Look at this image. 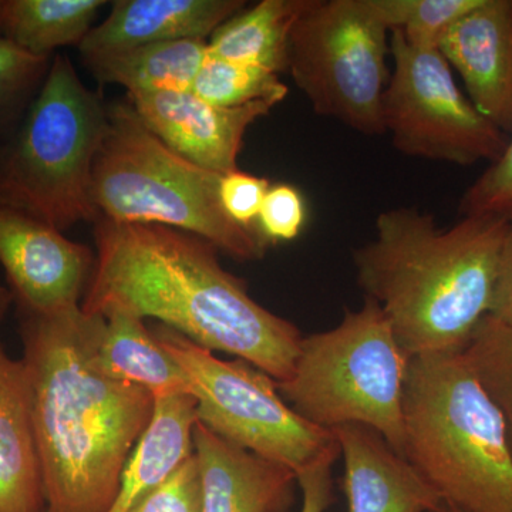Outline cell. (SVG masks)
I'll return each mask as SVG.
<instances>
[{"instance_id": "1", "label": "cell", "mask_w": 512, "mask_h": 512, "mask_svg": "<svg viewBox=\"0 0 512 512\" xmlns=\"http://www.w3.org/2000/svg\"><path fill=\"white\" fill-rule=\"evenodd\" d=\"M19 313L47 512H109L154 397L101 367L103 316L80 305Z\"/></svg>"}, {"instance_id": "2", "label": "cell", "mask_w": 512, "mask_h": 512, "mask_svg": "<svg viewBox=\"0 0 512 512\" xmlns=\"http://www.w3.org/2000/svg\"><path fill=\"white\" fill-rule=\"evenodd\" d=\"M96 261L82 309L154 318L185 338L229 353L286 382L303 335L225 271L210 242L161 225L94 222Z\"/></svg>"}, {"instance_id": "3", "label": "cell", "mask_w": 512, "mask_h": 512, "mask_svg": "<svg viewBox=\"0 0 512 512\" xmlns=\"http://www.w3.org/2000/svg\"><path fill=\"white\" fill-rule=\"evenodd\" d=\"M510 225L485 215L443 229L414 207L377 215L375 238L353 251L357 284L410 359L466 348L491 311Z\"/></svg>"}, {"instance_id": "4", "label": "cell", "mask_w": 512, "mask_h": 512, "mask_svg": "<svg viewBox=\"0 0 512 512\" xmlns=\"http://www.w3.org/2000/svg\"><path fill=\"white\" fill-rule=\"evenodd\" d=\"M403 417L404 458L443 504L512 512L507 423L463 352L410 359Z\"/></svg>"}, {"instance_id": "5", "label": "cell", "mask_w": 512, "mask_h": 512, "mask_svg": "<svg viewBox=\"0 0 512 512\" xmlns=\"http://www.w3.org/2000/svg\"><path fill=\"white\" fill-rule=\"evenodd\" d=\"M107 109V130L92 173L99 218L187 232L235 261L264 258L271 244L258 227H242L222 208L221 174L165 146L127 100Z\"/></svg>"}, {"instance_id": "6", "label": "cell", "mask_w": 512, "mask_h": 512, "mask_svg": "<svg viewBox=\"0 0 512 512\" xmlns=\"http://www.w3.org/2000/svg\"><path fill=\"white\" fill-rule=\"evenodd\" d=\"M107 116L69 57L53 56L39 93L0 146V204L62 232L99 220L92 173Z\"/></svg>"}, {"instance_id": "7", "label": "cell", "mask_w": 512, "mask_h": 512, "mask_svg": "<svg viewBox=\"0 0 512 512\" xmlns=\"http://www.w3.org/2000/svg\"><path fill=\"white\" fill-rule=\"evenodd\" d=\"M410 357L382 308L366 298L335 328L303 336L292 376L278 383L286 403L323 429L359 424L404 457L403 400Z\"/></svg>"}, {"instance_id": "8", "label": "cell", "mask_w": 512, "mask_h": 512, "mask_svg": "<svg viewBox=\"0 0 512 512\" xmlns=\"http://www.w3.org/2000/svg\"><path fill=\"white\" fill-rule=\"evenodd\" d=\"M154 336L188 376L197 417L212 433L296 474L335 464L340 448L332 430L303 419L285 402L278 382L245 360H222L174 329Z\"/></svg>"}, {"instance_id": "9", "label": "cell", "mask_w": 512, "mask_h": 512, "mask_svg": "<svg viewBox=\"0 0 512 512\" xmlns=\"http://www.w3.org/2000/svg\"><path fill=\"white\" fill-rule=\"evenodd\" d=\"M389 33L370 0H308L289 39L288 72L316 114L384 133Z\"/></svg>"}, {"instance_id": "10", "label": "cell", "mask_w": 512, "mask_h": 512, "mask_svg": "<svg viewBox=\"0 0 512 512\" xmlns=\"http://www.w3.org/2000/svg\"><path fill=\"white\" fill-rule=\"evenodd\" d=\"M393 72L383 94L384 133L404 156L470 167L493 164L510 136L461 92L439 47L407 42L390 30Z\"/></svg>"}, {"instance_id": "11", "label": "cell", "mask_w": 512, "mask_h": 512, "mask_svg": "<svg viewBox=\"0 0 512 512\" xmlns=\"http://www.w3.org/2000/svg\"><path fill=\"white\" fill-rule=\"evenodd\" d=\"M96 255L46 222L0 204V265L22 311L80 305Z\"/></svg>"}, {"instance_id": "12", "label": "cell", "mask_w": 512, "mask_h": 512, "mask_svg": "<svg viewBox=\"0 0 512 512\" xmlns=\"http://www.w3.org/2000/svg\"><path fill=\"white\" fill-rule=\"evenodd\" d=\"M127 101L165 146L192 164L221 175L238 170L248 128L278 106L259 100L221 107L192 92L130 93Z\"/></svg>"}, {"instance_id": "13", "label": "cell", "mask_w": 512, "mask_h": 512, "mask_svg": "<svg viewBox=\"0 0 512 512\" xmlns=\"http://www.w3.org/2000/svg\"><path fill=\"white\" fill-rule=\"evenodd\" d=\"M468 99L507 136L512 133V0H480L439 42Z\"/></svg>"}, {"instance_id": "14", "label": "cell", "mask_w": 512, "mask_h": 512, "mask_svg": "<svg viewBox=\"0 0 512 512\" xmlns=\"http://www.w3.org/2000/svg\"><path fill=\"white\" fill-rule=\"evenodd\" d=\"M343 457L348 512H431L439 494L382 434L359 424L332 430Z\"/></svg>"}, {"instance_id": "15", "label": "cell", "mask_w": 512, "mask_h": 512, "mask_svg": "<svg viewBox=\"0 0 512 512\" xmlns=\"http://www.w3.org/2000/svg\"><path fill=\"white\" fill-rule=\"evenodd\" d=\"M247 5L241 0H117L79 46L83 60L174 40H208Z\"/></svg>"}, {"instance_id": "16", "label": "cell", "mask_w": 512, "mask_h": 512, "mask_svg": "<svg viewBox=\"0 0 512 512\" xmlns=\"http://www.w3.org/2000/svg\"><path fill=\"white\" fill-rule=\"evenodd\" d=\"M194 451L200 461L202 512H285L296 474L221 439L197 421Z\"/></svg>"}, {"instance_id": "17", "label": "cell", "mask_w": 512, "mask_h": 512, "mask_svg": "<svg viewBox=\"0 0 512 512\" xmlns=\"http://www.w3.org/2000/svg\"><path fill=\"white\" fill-rule=\"evenodd\" d=\"M22 359L0 345V512H46Z\"/></svg>"}, {"instance_id": "18", "label": "cell", "mask_w": 512, "mask_h": 512, "mask_svg": "<svg viewBox=\"0 0 512 512\" xmlns=\"http://www.w3.org/2000/svg\"><path fill=\"white\" fill-rule=\"evenodd\" d=\"M197 421V400L192 394L154 400L153 417L128 457L109 512L130 511L194 454Z\"/></svg>"}, {"instance_id": "19", "label": "cell", "mask_w": 512, "mask_h": 512, "mask_svg": "<svg viewBox=\"0 0 512 512\" xmlns=\"http://www.w3.org/2000/svg\"><path fill=\"white\" fill-rule=\"evenodd\" d=\"M104 319L99 362L110 376L143 387L154 400L192 394L183 367L160 345L143 318L114 311Z\"/></svg>"}, {"instance_id": "20", "label": "cell", "mask_w": 512, "mask_h": 512, "mask_svg": "<svg viewBox=\"0 0 512 512\" xmlns=\"http://www.w3.org/2000/svg\"><path fill=\"white\" fill-rule=\"evenodd\" d=\"M308 0H262L232 16L207 40L208 53L279 74L288 70L293 25Z\"/></svg>"}, {"instance_id": "21", "label": "cell", "mask_w": 512, "mask_h": 512, "mask_svg": "<svg viewBox=\"0 0 512 512\" xmlns=\"http://www.w3.org/2000/svg\"><path fill=\"white\" fill-rule=\"evenodd\" d=\"M207 40L154 43L84 60L100 83L119 84L130 93L191 92L207 59Z\"/></svg>"}, {"instance_id": "22", "label": "cell", "mask_w": 512, "mask_h": 512, "mask_svg": "<svg viewBox=\"0 0 512 512\" xmlns=\"http://www.w3.org/2000/svg\"><path fill=\"white\" fill-rule=\"evenodd\" d=\"M101 0H0V37L39 57L82 45L92 32Z\"/></svg>"}, {"instance_id": "23", "label": "cell", "mask_w": 512, "mask_h": 512, "mask_svg": "<svg viewBox=\"0 0 512 512\" xmlns=\"http://www.w3.org/2000/svg\"><path fill=\"white\" fill-rule=\"evenodd\" d=\"M191 92L215 106L239 107L259 100L282 103L289 89L279 79V74L208 53Z\"/></svg>"}, {"instance_id": "24", "label": "cell", "mask_w": 512, "mask_h": 512, "mask_svg": "<svg viewBox=\"0 0 512 512\" xmlns=\"http://www.w3.org/2000/svg\"><path fill=\"white\" fill-rule=\"evenodd\" d=\"M463 353L504 414L512 453V328L485 316Z\"/></svg>"}, {"instance_id": "25", "label": "cell", "mask_w": 512, "mask_h": 512, "mask_svg": "<svg viewBox=\"0 0 512 512\" xmlns=\"http://www.w3.org/2000/svg\"><path fill=\"white\" fill-rule=\"evenodd\" d=\"M480 0H370L389 30L399 29L407 42L437 47L447 29Z\"/></svg>"}, {"instance_id": "26", "label": "cell", "mask_w": 512, "mask_h": 512, "mask_svg": "<svg viewBox=\"0 0 512 512\" xmlns=\"http://www.w3.org/2000/svg\"><path fill=\"white\" fill-rule=\"evenodd\" d=\"M52 59L29 55L0 37V146L12 136L39 93Z\"/></svg>"}, {"instance_id": "27", "label": "cell", "mask_w": 512, "mask_h": 512, "mask_svg": "<svg viewBox=\"0 0 512 512\" xmlns=\"http://www.w3.org/2000/svg\"><path fill=\"white\" fill-rule=\"evenodd\" d=\"M461 217H498L512 225V133L503 156L470 185L460 201Z\"/></svg>"}, {"instance_id": "28", "label": "cell", "mask_w": 512, "mask_h": 512, "mask_svg": "<svg viewBox=\"0 0 512 512\" xmlns=\"http://www.w3.org/2000/svg\"><path fill=\"white\" fill-rule=\"evenodd\" d=\"M128 512H202L201 467L195 451Z\"/></svg>"}, {"instance_id": "29", "label": "cell", "mask_w": 512, "mask_h": 512, "mask_svg": "<svg viewBox=\"0 0 512 512\" xmlns=\"http://www.w3.org/2000/svg\"><path fill=\"white\" fill-rule=\"evenodd\" d=\"M305 221V200L298 188L289 184L269 187L256 220V227L269 244L298 238Z\"/></svg>"}, {"instance_id": "30", "label": "cell", "mask_w": 512, "mask_h": 512, "mask_svg": "<svg viewBox=\"0 0 512 512\" xmlns=\"http://www.w3.org/2000/svg\"><path fill=\"white\" fill-rule=\"evenodd\" d=\"M269 181L256 175L235 170L224 174L220 181V201L229 218L242 227L255 228Z\"/></svg>"}, {"instance_id": "31", "label": "cell", "mask_w": 512, "mask_h": 512, "mask_svg": "<svg viewBox=\"0 0 512 512\" xmlns=\"http://www.w3.org/2000/svg\"><path fill=\"white\" fill-rule=\"evenodd\" d=\"M332 466L319 464L296 477L302 493L301 512H325L333 504Z\"/></svg>"}, {"instance_id": "32", "label": "cell", "mask_w": 512, "mask_h": 512, "mask_svg": "<svg viewBox=\"0 0 512 512\" xmlns=\"http://www.w3.org/2000/svg\"><path fill=\"white\" fill-rule=\"evenodd\" d=\"M488 316L512 328V225L508 229L501 251L493 305Z\"/></svg>"}, {"instance_id": "33", "label": "cell", "mask_w": 512, "mask_h": 512, "mask_svg": "<svg viewBox=\"0 0 512 512\" xmlns=\"http://www.w3.org/2000/svg\"><path fill=\"white\" fill-rule=\"evenodd\" d=\"M12 302H15V296H13V293L10 292L9 288H3V286H0V322L5 318Z\"/></svg>"}, {"instance_id": "34", "label": "cell", "mask_w": 512, "mask_h": 512, "mask_svg": "<svg viewBox=\"0 0 512 512\" xmlns=\"http://www.w3.org/2000/svg\"><path fill=\"white\" fill-rule=\"evenodd\" d=\"M431 512H463L460 510H457V508L450 507V505L443 504L440 508H437L436 511Z\"/></svg>"}, {"instance_id": "35", "label": "cell", "mask_w": 512, "mask_h": 512, "mask_svg": "<svg viewBox=\"0 0 512 512\" xmlns=\"http://www.w3.org/2000/svg\"><path fill=\"white\" fill-rule=\"evenodd\" d=\"M47 512V511H46Z\"/></svg>"}]
</instances>
